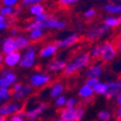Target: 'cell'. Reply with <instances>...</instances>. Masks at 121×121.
<instances>
[{
    "mask_svg": "<svg viewBox=\"0 0 121 121\" xmlns=\"http://www.w3.org/2000/svg\"><path fill=\"white\" fill-rule=\"evenodd\" d=\"M101 49H102V45H94L92 50L90 52V56L92 58H98L99 55H101Z\"/></svg>",
    "mask_w": 121,
    "mask_h": 121,
    "instance_id": "obj_31",
    "label": "cell"
},
{
    "mask_svg": "<svg viewBox=\"0 0 121 121\" xmlns=\"http://www.w3.org/2000/svg\"><path fill=\"white\" fill-rule=\"evenodd\" d=\"M2 62H3V56L1 55V54H0V65L2 64Z\"/></svg>",
    "mask_w": 121,
    "mask_h": 121,
    "instance_id": "obj_48",
    "label": "cell"
},
{
    "mask_svg": "<svg viewBox=\"0 0 121 121\" xmlns=\"http://www.w3.org/2000/svg\"><path fill=\"white\" fill-rule=\"evenodd\" d=\"M117 52H118V51H117L113 42H111V41H106V42L102 45L99 58H101L103 62H111V60L117 56Z\"/></svg>",
    "mask_w": 121,
    "mask_h": 121,
    "instance_id": "obj_3",
    "label": "cell"
},
{
    "mask_svg": "<svg viewBox=\"0 0 121 121\" xmlns=\"http://www.w3.org/2000/svg\"><path fill=\"white\" fill-rule=\"evenodd\" d=\"M75 111H76V121H81L84 117V108H83L82 106H78V107H76L75 108Z\"/></svg>",
    "mask_w": 121,
    "mask_h": 121,
    "instance_id": "obj_30",
    "label": "cell"
},
{
    "mask_svg": "<svg viewBox=\"0 0 121 121\" xmlns=\"http://www.w3.org/2000/svg\"><path fill=\"white\" fill-rule=\"evenodd\" d=\"M95 15H96L95 9H89V10L86 11V13H84V16H86V18H92V17H94Z\"/></svg>",
    "mask_w": 121,
    "mask_h": 121,
    "instance_id": "obj_43",
    "label": "cell"
},
{
    "mask_svg": "<svg viewBox=\"0 0 121 121\" xmlns=\"http://www.w3.org/2000/svg\"><path fill=\"white\" fill-rule=\"evenodd\" d=\"M77 104H78V101L76 99L75 97H70L66 99V107H70V108H76L77 107Z\"/></svg>",
    "mask_w": 121,
    "mask_h": 121,
    "instance_id": "obj_36",
    "label": "cell"
},
{
    "mask_svg": "<svg viewBox=\"0 0 121 121\" xmlns=\"http://www.w3.org/2000/svg\"><path fill=\"white\" fill-rule=\"evenodd\" d=\"M113 44H115V47H116L117 51L121 52V35L116 39V42H113Z\"/></svg>",
    "mask_w": 121,
    "mask_h": 121,
    "instance_id": "obj_44",
    "label": "cell"
},
{
    "mask_svg": "<svg viewBox=\"0 0 121 121\" xmlns=\"http://www.w3.org/2000/svg\"><path fill=\"white\" fill-rule=\"evenodd\" d=\"M90 62H91L90 53H88V52L81 53V54L76 56L69 64L66 65L65 69H64V73H65L66 76L75 75L76 73H78L81 69L86 68V66L90 64Z\"/></svg>",
    "mask_w": 121,
    "mask_h": 121,
    "instance_id": "obj_1",
    "label": "cell"
},
{
    "mask_svg": "<svg viewBox=\"0 0 121 121\" xmlns=\"http://www.w3.org/2000/svg\"><path fill=\"white\" fill-rule=\"evenodd\" d=\"M109 30V28L106 25H98L95 27H92L91 29H89V31L86 33V38L89 40H97L98 38H101L104 34H106Z\"/></svg>",
    "mask_w": 121,
    "mask_h": 121,
    "instance_id": "obj_7",
    "label": "cell"
},
{
    "mask_svg": "<svg viewBox=\"0 0 121 121\" xmlns=\"http://www.w3.org/2000/svg\"><path fill=\"white\" fill-rule=\"evenodd\" d=\"M79 39H80V37H79L78 34H71V35L65 37L64 39H62V40H58L57 42H55V43L58 48L65 49V48H69L71 45L76 44V43L79 41Z\"/></svg>",
    "mask_w": 121,
    "mask_h": 121,
    "instance_id": "obj_10",
    "label": "cell"
},
{
    "mask_svg": "<svg viewBox=\"0 0 121 121\" xmlns=\"http://www.w3.org/2000/svg\"><path fill=\"white\" fill-rule=\"evenodd\" d=\"M57 121H64V120H62V119H60V120H57Z\"/></svg>",
    "mask_w": 121,
    "mask_h": 121,
    "instance_id": "obj_55",
    "label": "cell"
},
{
    "mask_svg": "<svg viewBox=\"0 0 121 121\" xmlns=\"http://www.w3.org/2000/svg\"><path fill=\"white\" fill-rule=\"evenodd\" d=\"M10 86H12V83L9 82L7 79L0 77V88H10Z\"/></svg>",
    "mask_w": 121,
    "mask_h": 121,
    "instance_id": "obj_41",
    "label": "cell"
},
{
    "mask_svg": "<svg viewBox=\"0 0 121 121\" xmlns=\"http://www.w3.org/2000/svg\"><path fill=\"white\" fill-rule=\"evenodd\" d=\"M20 0H0V2L2 5H5V7H12L14 8L15 5L18 3Z\"/></svg>",
    "mask_w": 121,
    "mask_h": 121,
    "instance_id": "obj_37",
    "label": "cell"
},
{
    "mask_svg": "<svg viewBox=\"0 0 121 121\" xmlns=\"http://www.w3.org/2000/svg\"><path fill=\"white\" fill-rule=\"evenodd\" d=\"M66 65H67V64H66V62L64 60L57 58V60H54L49 63L48 69L50 71H52V73H60V71H64Z\"/></svg>",
    "mask_w": 121,
    "mask_h": 121,
    "instance_id": "obj_14",
    "label": "cell"
},
{
    "mask_svg": "<svg viewBox=\"0 0 121 121\" xmlns=\"http://www.w3.org/2000/svg\"><path fill=\"white\" fill-rule=\"evenodd\" d=\"M22 105L17 102H11V103H5L2 106H0V116L5 118L8 116H12L15 112L21 110Z\"/></svg>",
    "mask_w": 121,
    "mask_h": 121,
    "instance_id": "obj_5",
    "label": "cell"
},
{
    "mask_svg": "<svg viewBox=\"0 0 121 121\" xmlns=\"http://www.w3.org/2000/svg\"><path fill=\"white\" fill-rule=\"evenodd\" d=\"M49 17H50V15H49L48 13L43 12L42 14L35 16V20H34V21H35V22H38V23H42V22H44L45 20H48Z\"/></svg>",
    "mask_w": 121,
    "mask_h": 121,
    "instance_id": "obj_38",
    "label": "cell"
},
{
    "mask_svg": "<svg viewBox=\"0 0 121 121\" xmlns=\"http://www.w3.org/2000/svg\"><path fill=\"white\" fill-rule=\"evenodd\" d=\"M66 99H67V98H66L64 95L57 96V97L55 98V106H56V107H60V108H63V107H65Z\"/></svg>",
    "mask_w": 121,
    "mask_h": 121,
    "instance_id": "obj_33",
    "label": "cell"
},
{
    "mask_svg": "<svg viewBox=\"0 0 121 121\" xmlns=\"http://www.w3.org/2000/svg\"><path fill=\"white\" fill-rule=\"evenodd\" d=\"M79 0H60L58 1V3H60V5H63V7H68V5H71L73 4V3L78 2Z\"/></svg>",
    "mask_w": 121,
    "mask_h": 121,
    "instance_id": "obj_40",
    "label": "cell"
},
{
    "mask_svg": "<svg viewBox=\"0 0 121 121\" xmlns=\"http://www.w3.org/2000/svg\"><path fill=\"white\" fill-rule=\"evenodd\" d=\"M1 49H2L3 54H9L12 53L14 51H16V47H15V41L14 37H7L3 39V41L1 42Z\"/></svg>",
    "mask_w": 121,
    "mask_h": 121,
    "instance_id": "obj_13",
    "label": "cell"
},
{
    "mask_svg": "<svg viewBox=\"0 0 121 121\" xmlns=\"http://www.w3.org/2000/svg\"><path fill=\"white\" fill-rule=\"evenodd\" d=\"M41 28V23H38V22H31V23H29L27 26L25 27V30H27V31H30V30H33V29H35V28Z\"/></svg>",
    "mask_w": 121,
    "mask_h": 121,
    "instance_id": "obj_39",
    "label": "cell"
},
{
    "mask_svg": "<svg viewBox=\"0 0 121 121\" xmlns=\"http://www.w3.org/2000/svg\"><path fill=\"white\" fill-rule=\"evenodd\" d=\"M8 26H9V22L7 21V18H5L4 21H2V22H0V31L7 29Z\"/></svg>",
    "mask_w": 121,
    "mask_h": 121,
    "instance_id": "obj_46",
    "label": "cell"
},
{
    "mask_svg": "<svg viewBox=\"0 0 121 121\" xmlns=\"http://www.w3.org/2000/svg\"><path fill=\"white\" fill-rule=\"evenodd\" d=\"M97 118L99 119L101 121H109L110 120V118H111V116H110V112H109L108 110L103 109V110H101L99 112H98Z\"/></svg>",
    "mask_w": 121,
    "mask_h": 121,
    "instance_id": "obj_29",
    "label": "cell"
},
{
    "mask_svg": "<svg viewBox=\"0 0 121 121\" xmlns=\"http://www.w3.org/2000/svg\"><path fill=\"white\" fill-rule=\"evenodd\" d=\"M121 23L119 21V17H115V16H109L104 20V25H106L108 28H116Z\"/></svg>",
    "mask_w": 121,
    "mask_h": 121,
    "instance_id": "obj_24",
    "label": "cell"
},
{
    "mask_svg": "<svg viewBox=\"0 0 121 121\" xmlns=\"http://www.w3.org/2000/svg\"><path fill=\"white\" fill-rule=\"evenodd\" d=\"M51 82V77L47 73H36L30 76L29 83L33 88H42Z\"/></svg>",
    "mask_w": 121,
    "mask_h": 121,
    "instance_id": "obj_4",
    "label": "cell"
},
{
    "mask_svg": "<svg viewBox=\"0 0 121 121\" xmlns=\"http://www.w3.org/2000/svg\"><path fill=\"white\" fill-rule=\"evenodd\" d=\"M119 95H120V96H121V90H120V92H119Z\"/></svg>",
    "mask_w": 121,
    "mask_h": 121,
    "instance_id": "obj_52",
    "label": "cell"
},
{
    "mask_svg": "<svg viewBox=\"0 0 121 121\" xmlns=\"http://www.w3.org/2000/svg\"><path fill=\"white\" fill-rule=\"evenodd\" d=\"M25 111L24 110H18L17 112H15L14 115L11 116L10 121H25Z\"/></svg>",
    "mask_w": 121,
    "mask_h": 121,
    "instance_id": "obj_28",
    "label": "cell"
},
{
    "mask_svg": "<svg viewBox=\"0 0 121 121\" xmlns=\"http://www.w3.org/2000/svg\"><path fill=\"white\" fill-rule=\"evenodd\" d=\"M45 108H47V105L44 103H40V104H38V105H36L35 107H33V108L27 109L25 111V115L28 119L35 120V119H37L45 110Z\"/></svg>",
    "mask_w": 121,
    "mask_h": 121,
    "instance_id": "obj_11",
    "label": "cell"
},
{
    "mask_svg": "<svg viewBox=\"0 0 121 121\" xmlns=\"http://www.w3.org/2000/svg\"><path fill=\"white\" fill-rule=\"evenodd\" d=\"M116 1H121V0H116Z\"/></svg>",
    "mask_w": 121,
    "mask_h": 121,
    "instance_id": "obj_56",
    "label": "cell"
},
{
    "mask_svg": "<svg viewBox=\"0 0 121 121\" xmlns=\"http://www.w3.org/2000/svg\"><path fill=\"white\" fill-rule=\"evenodd\" d=\"M5 20V17H3L2 15H0V22H2V21H4Z\"/></svg>",
    "mask_w": 121,
    "mask_h": 121,
    "instance_id": "obj_49",
    "label": "cell"
},
{
    "mask_svg": "<svg viewBox=\"0 0 121 121\" xmlns=\"http://www.w3.org/2000/svg\"><path fill=\"white\" fill-rule=\"evenodd\" d=\"M14 41H15L16 51L25 50L28 45H30V39L23 35H17L16 37H14Z\"/></svg>",
    "mask_w": 121,
    "mask_h": 121,
    "instance_id": "obj_15",
    "label": "cell"
},
{
    "mask_svg": "<svg viewBox=\"0 0 121 121\" xmlns=\"http://www.w3.org/2000/svg\"><path fill=\"white\" fill-rule=\"evenodd\" d=\"M36 55H37V49L34 45H28L25 49V53L21 55L20 67L22 68H31L36 63Z\"/></svg>",
    "mask_w": 121,
    "mask_h": 121,
    "instance_id": "obj_2",
    "label": "cell"
},
{
    "mask_svg": "<svg viewBox=\"0 0 121 121\" xmlns=\"http://www.w3.org/2000/svg\"><path fill=\"white\" fill-rule=\"evenodd\" d=\"M12 93L9 88H0V97L1 99H9Z\"/></svg>",
    "mask_w": 121,
    "mask_h": 121,
    "instance_id": "obj_32",
    "label": "cell"
},
{
    "mask_svg": "<svg viewBox=\"0 0 121 121\" xmlns=\"http://www.w3.org/2000/svg\"><path fill=\"white\" fill-rule=\"evenodd\" d=\"M117 116L119 120H121V106H119V108L117 109Z\"/></svg>",
    "mask_w": 121,
    "mask_h": 121,
    "instance_id": "obj_47",
    "label": "cell"
},
{
    "mask_svg": "<svg viewBox=\"0 0 121 121\" xmlns=\"http://www.w3.org/2000/svg\"><path fill=\"white\" fill-rule=\"evenodd\" d=\"M1 102H2V99H1V97H0V106H1Z\"/></svg>",
    "mask_w": 121,
    "mask_h": 121,
    "instance_id": "obj_51",
    "label": "cell"
},
{
    "mask_svg": "<svg viewBox=\"0 0 121 121\" xmlns=\"http://www.w3.org/2000/svg\"><path fill=\"white\" fill-rule=\"evenodd\" d=\"M60 119L64 121H76V111L75 108L65 107L60 110Z\"/></svg>",
    "mask_w": 121,
    "mask_h": 121,
    "instance_id": "obj_18",
    "label": "cell"
},
{
    "mask_svg": "<svg viewBox=\"0 0 121 121\" xmlns=\"http://www.w3.org/2000/svg\"><path fill=\"white\" fill-rule=\"evenodd\" d=\"M0 77L7 79L9 82H11L12 84H14L15 82H17V75L14 73L13 70L11 69H3L0 73Z\"/></svg>",
    "mask_w": 121,
    "mask_h": 121,
    "instance_id": "obj_21",
    "label": "cell"
},
{
    "mask_svg": "<svg viewBox=\"0 0 121 121\" xmlns=\"http://www.w3.org/2000/svg\"><path fill=\"white\" fill-rule=\"evenodd\" d=\"M15 14V9L12 7H5V5H1L0 7V15H2L3 17H9V16H13Z\"/></svg>",
    "mask_w": 121,
    "mask_h": 121,
    "instance_id": "obj_26",
    "label": "cell"
},
{
    "mask_svg": "<svg viewBox=\"0 0 121 121\" xmlns=\"http://www.w3.org/2000/svg\"><path fill=\"white\" fill-rule=\"evenodd\" d=\"M1 119H3V117H1V116H0V120H1Z\"/></svg>",
    "mask_w": 121,
    "mask_h": 121,
    "instance_id": "obj_54",
    "label": "cell"
},
{
    "mask_svg": "<svg viewBox=\"0 0 121 121\" xmlns=\"http://www.w3.org/2000/svg\"><path fill=\"white\" fill-rule=\"evenodd\" d=\"M103 73V66L101 64H93L89 66L86 70V76L88 77H93V78H99Z\"/></svg>",
    "mask_w": 121,
    "mask_h": 121,
    "instance_id": "obj_16",
    "label": "cell"
},
{
    "mask_svg": "<svg viewBox=\"0 0 121 121\" xmlns=\"http://www.w3.org/2000/svg\"><path fill=\"white\" fill-rule=\"evenodd\" d=\"M107 84V91L104 94L106 98H112L115 96L119 95V92L121 90V81L117 80V81H108L106 83Z\"/></svg>",
    "mask_w": 121,
    "mask_h": 121,
    "instance_id": "obj_8",
    "label": "cell"
},
{
    "mask_svg": "<svg viewBox=\"0 0 121 121\" xmlns=\"http://www.w3.org/2000/svg\"><path fill=\"white\" fill-rule=\"evenodd\" d=\"M58 47L56 45V43H49L45 44L44 47L41 48V50L39 51V55L42 58H48V57H52L57 53Z\"/></svg>",
    "mask_w": 121,
    "mask_h": 121,
    "instance_id": "obj_12",
    "label": "cell"
},
{
    "mask_svg": "<svg viewBox=\"0 0 121 121\" xmlns=\"http://www.w3.org/2000/svg\"><path fill=\"white\" fill-rule=\"evenodd\" d=\"M64 91H65L64 84H62V83H60V82L54 83V84H52V86H51V89H50V96L53 98H56L57 96L62 95V94L64 93Z\"/></svg>",
    "mask_w": 121,
    "mask_h": 121,
    "instance_id": "obj_20",
    "label": "cell"
},
{
    "mask_svg": "<svg viewBox=\"0 0 121 121\" xmlns=\"http://www.w3.org/2000/svg\"><path fill=\"white\" fill-rule=\"evenodd\" d=\"M44 0H22L21 3L24 7H30L33 4H37V3H42Z\"/></svg>",
    "mask_w": 121,
    "mask_h": 121,
    "instance_id": "obj_35",
    "label": "cell"
},
{
    "mask_svg": "<svg viewBox=\"0 0 121 121\" xmlns=\"http://www.w3.org/2000/svg\"><path fill=\"white\" fill-rule=\"evenodd\" d=\"M67 26V23L63 20H58L55 17H50L48 20H45L44 22L41 23V28L43 30L47 29V28H52V29H64V28Z\"/></svg>",
    "mask_w": 121,
    "mask_h": 121,
    "instance_id": "obj_6",
    "label": "cell"
},
{
    "mask_svg": "<svg viewBox=\"0 0 121 121\" xmlns=\"http://www.w3.org/2000/svg\"><path fill=\"white\" fill-rule=\"evenodd\" d=\"M33 86H30V84H26V86H24L23 84L22 89H21L18 92H16V93H12V96L14 99H17V101H20V99H22V98L26 97V96H28L31 92H33Z\"/></svg>",
    "mask_w": 121,
    "mask_h": 121,
    "instance_id": "obj_17",
    "label": "cell"
},
{
    "mask_svg": "<svg viewBox=\"0 0 121 121\" xmlns=\"http://www.w3.org/2000/svg\"><path fill=\"white\" fill-rule=\"evenodd\" d=\"M43 36H44V33H43V29L42 28H35V29L30 30L29 31V39L33 41H38L40 40V39H42Z\"/></svg>",
    "mask_w": 121,
    "mask_h": 121,
    "instance_id": "obj_23",
    "label": "cell"
},
{
    "mask_svg": "<svg viewBox=\"0 0 121 121\" xmlns=\"http://www.w3.org/2000/svg\"><path fill=\"white\" fill-rule=\"evenodd\" d=\"M44 12V7L42 5V3H37V4H33L29 7V13L34 16L40 15Z\"/></svg>",
    "mask_w": 121,
    "mask_h": 121,
    "instance_id": "obj_25",
    "label": "cell"
},
{
    "mask_svg": "<svg viewBox=\"0 0 121 121\" xmlns=\"http://www.w3.org/2000/svg\"><path fill=\"white\" fill-rule=\"evenodd\" d=\"M119 21H120V23H121V16H120V17H119Z\"/></svg>",
    "mask_w": 121,
    "mask_h": 121,
    "instance_id": "obj_53",
    "label": "cell"
},
{
    "mask_svg": "<svg viewBox=\"0 0 121 121\" xmlns=\"http://www.w3.org/2000/svg\"><path fill=\"white\" fill-rule=\"evenodd\" d=\"M21 52L20 51H14L12 53H9V54H5L3 56V63L7 67L13 68L15 66H17L20 64L21 60Z\"/></svg>",
    "mask_w": 121,
    "mask_h": 121,
    "instance_id": "obj_9",
    "label": "cell"
},
{
    "mask_svg": "<svg viewBox=\"0 0 121 121\" xmlns=\"http://www.w3.org/2000/svg\"><path fill=\"white\" fill-rule=\"evenodd\" d=\"M99 82V79L98 78H93V77H88L86 80V83L84 84H86V86H89L90 88L93 89L94 86L97 84V83Z\"/></svg>",
    "mask_w": 121,
    "mask_h": 121,
    "instance_id": "obj_34",
    "label": "cell"
},
{
    "mask_svg": "<svg viewBox=\"0 0 121 121\" xmlns=\"http://www.w3.org/2000/svg\"><path fill=\"white\" fill-rule=\"evenodd\" d=\"M104 9L109 14H119V13H121V4H118V3L115 2H108L104 7Z\"/></svg>",
    "mask_w": 121,
    "mask_h": 121,
    "instance_id": "obj_22",
    "label": "cell"
},
{
    "mask_svg": "<svg viewBox=\"0 0 121 121\" xmlns=\"http://www.w3.org/2000/svg\"><path fill=\"white\" fill-rule=\"evenodd\" d=\"M118 121H121V120H118Z\"/></svg>",
    "mask_w": 121,
    "mask_h": 121,
    "instance_id": "obj_57",
    "label": "cell"
},
{
    "mask_svg": "<svg viewBox=\"0 0 121 121\" xmlns=\"http://www.w3.org/2000/svg\"><path fill=\"white\" fill-rule=\"evenodd\" d=\"M23 83L22 82H15L14 84H12V90H11V93H16L22 89Z\"/></svg>",
    "mask_w": 121,
    "mask_h": 121,
    "instance_id": "obj_42",
    "label": "cell"
},
{
    "mask_svg": "<svg viewBox=\"0 0 121 121\" xmlns=\"http://www.w3.org/2000/svg\"><path fill=\"white\" fill-rule=\"evenodd\" d=\"M93 91L94 93H97L99 95H104L106 93V91H107V84L104 82H98L93 88Z\"/></svg>",
    "mask_w": 121,
    "mask_h": 121,
    "instance_id": "obj_27",
    "label": "cell"
},
{
    "mask_svg": "<svg viewBox=\"0 0 121 121\" xmlns=\"http://www.w3.org/2000/svg\"><path fill=\"white\" fill-rule=\"evenodd\" d=\"M93 94H94L93 89L90 88V86H86V84H83L78 91L79 97L82 98V99H89V98H91L93 96Z\"/></svg>",
    "mask_w": 121,
    "mask_h": 121,
    "instance_id": "obj_19",
    "label": "cell"
},
{
    "mask_svg": "<svg viewBox=\"0 0 121 121\" xmlns=\"http://www.w3.org/2000/svg\"><path fill=\"white\" fill-rule=\"evenodd\" d=\"M10 35L11 37H16L17 35H20V29L17 27H12L10 30Z\"/></svg>",
    "mask_w": 121,
    "mask_h": 121,
    "instance_id": "obj_45",
    "label": "cell"
},
{
    "mask_svg": "<svg viewBox=\"0 0 121 121\" xmlns=\"http://www.w3.org/2000/svg\"><path fill=\"white\" fill-rule=\"evenodd\" d=\"M0 121H9V120H7V119H5V118H3V119H1V120H0Z\"/></svg>",
    "mask_w": 121,
    "mask_h": 121,
    "instance_id": "obj_50",
    "label": "cell"
}]
</instances>
